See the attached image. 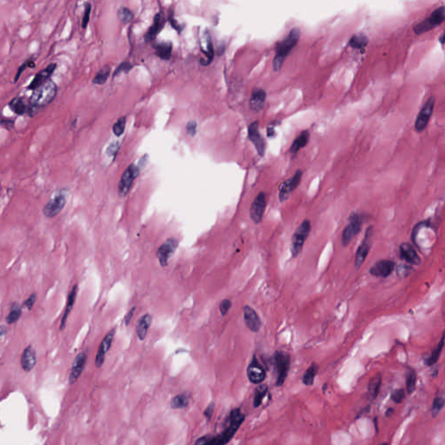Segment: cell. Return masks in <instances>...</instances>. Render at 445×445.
<instances>
[{
  "instance_id": "cell-1",
  "label": "cell",
  "mask_w": 445,
  "mask_h": 445,
  "mask_svg": "<svg viewBox=\"0 0 445 445\" xmlns=\"http://www.w3.org/2000/svg\"><path fill=\"white\" fill-rule=\"evenodd\" d=\"M244 420L245 415L242 411L239 408L233 409L230 411L227 426L220 434L201 436L196 440L195 445H226L233 438Z\"/></svg>"
},
{
  "instance_id": "cell-2",
  "label": "cell",
  "mask_w": 445,
  "mask_h": 445,
  "mask_svg": "<svg viewBox=\"0 0 445 445\" xmlns=\"http://www.w3.org/2000/svg\"><path fill=\"white\" fill-rule=\"evenodd\" d=\"M58 87L53 81L48 80L33 91L30 98V112L31 116L35 115V112L46 106L56 96Z\"/></svg>"
},
{
  "instance_id": "cell-3",
  "label": "cell",
  "mask_w": 445,
  "mask_h": 445,
  "mask_svg": "<svg viewBox=\"0 0 445 445\" xmlns=\"http://www.w3.org/2000/svg\"><path fill=\"white\" fill-rule=\"evenodd\" d=\"M300 35H301V31L299 28H293L283 41L277 44L276 54L272 63L274 71L277 72L280 70L290 51L292 50L293 47L298 44Z\"/></svg>"
},
{
  "instance_id": "cell-4",
  "label": "cell",
  "mask_w": 445,
  "mask_h": 445,
  "mask_svg": "<svg viewBox=\"0 0 445 445\" xmlns=\"http://www.w3.org/2000/svg\"><path fill=\"white\" fill-rule=\"evenodd\" d=\"M445 21V7H440L434 10L430 15L418 23L413 27L416 35H421L436 28Z\"/></svg>"
},
{
  "instance_id": "cell-5",
  "label": "cell",
  "mask_w": 445,
  "mask_h": 445,
  "mask_svg": "<svg viewBox=\"0 0 445 445\" xmlns=\"http://www.w3.org/2000/svg\"><path fill=\"white\" fill-rule=\"evenodd\" d=\"M274 364L277 371L276 385L280 387L283 385L288 377L289 365H290V357L286 352H277L274 355Z\"/></svg>"
},
{
  "instance_id": "cell-6",
  "label": "cell",
  "mask_w": 445,
  "mask_h": 445,
  "mask_svg": "<svg viewBox=\"0 0 445 445\" xmlns=\"http://www.w3.org/2000/svg\"><path fill=\"white\" fill-rule=\"evenodd\" d=\"M312 229L311 222L306 219L300 224L296 229L295 233L293 235L292 243H291V254L293 258H296L300 254L303 249V246L305 244V240L307 239L310 231Z\"/></svg>"
},
{
  "instance_id": "cell-7",
  "label": "cell",
  "mask_w": 445,
  "mask_h": 445,
  "mask_svg": "<svg viewBox=\"0 0 445 445\" xmlns=\"http://www.w3.org/2000/svg\"><path fill=\"white\" fill-rule=\"evenodd\" d=\"M363 223H364V218L360 214L352 213V215L350 216L349 223L342 231V242L343 246L348 245L352 242V239L360 232Z\"/></svg>"
},
{
  "instance_id": "cell-8",
  "label": "cell",
  "mask_w": 445,
  "mask_h": 445,
  "mask_svg": "<svg viewBox=\"0 0 445 445\" xmlns=\"http://www.w3.org/2000/svg\"><path fill=\"white\" fill-rule=\"evenodd\" d=\"M434 108H435V98L433 96H430L426 102L423 104V107L417 114V119L415 121V130L418 133H420L426 129L434 112Z\"/></svg>"
},
{
  "instance_id": "cell-9",
  "label": "cell",
  "mask_w": 445,
  "mask_h": 445,
  "mask_svg": "<svg viewBox=\"0 0 445 445\" xmlns=\"http://www.w3.org/2000/svg\"><path fill=\"white\" fill-rule=\"evenodd\" d=\"M139 171H140L139 167L135 165H129V167L125 170V172L122 175L121 179L119 181L118 186V190L120 196H125L127 195L128 192L131 190L134 180L139 174Z\"/></svg>"
},
{
  "instance_id": "cell-10",
  "label": "cell",
  "mask_w": 445,
  "mask_h": 445,
  "mask_svg": "<svg viewBox=\"0 0 445 445\" xmlns=\"http://www.w3.org/2000/svg\"><path fill=\"white\" fill-rule=\"evenodd\" d=\"M178 240L175 237H171L165 241V243L160 245L157 251V258L159 259V264L162 267H166L169 264V259H171L178 247Z\"/></svg>"
},
{
  "instance_id": "cell-11",
  "label": "cell",
  "mask_w": 445,
  "mask_h": 445,
  "mask_svg": "<svg viewBox=\"0 0 445 445\" xmlns=\"http://www.w3.org/2000/svg\"><path fill=\"white\" fill-rule=\"evenodd\" d=\"M246 373L250 382L254 384H261L266 378V371L265 368L263 367V365L259 363L255 356L250 363Z\"/></svg>"
},
{
  "instance_id": "cell-12",
  "label": "cell",
  "mask_w": 445,
  "mask_h": 445,
  "mask_svg": "<svg viewBox=\"0 0 445 445\" xmlns=\"http://www.w3.org/2000/svg\"><path fill=\"white\" fill-rule=\"evenodd\" d=\"M265 207H266V196L265 193L260 192L256 196L250 209V217L255 224H259L262 221V218L265 213Z\"/></svg>"
},
{
  "instance_id": "cell-13",
  "label": "cell",
  "mask_w": 445,
  "mask_h": 445,
  "mask_svg": "<svg viewBox=\"0 0 445 445\" xmlns=\"http://www.w3.org/2000/svg\"><path fill=\"white\" fill-rule=\"evenodd\" d=\"M66 196H64L63 194L58 195L44 206V209H43V213L47 218H55L56 216L60 214L66 206Z\"/></svg>"
},
{
  "instance_id": "cell-14",
  "label": "cell",
  "mask_w": 445,
  "mask_h": 445,
  "mask_svg": "<svg viewBox=\"0 0 445 445\" xmlns=\"http://www.w3.org/2000/svg\"><path fill=\"white\" fill-rule=\"evenodd\" d=\"M371 230H372V228H368L364 241L358 247L357 253H356L355 266L358 269L361 267V265L364 264V262L365 261L368 254H369V252L371 250V235H372Z\"/></svg>"
},
{
  "instance_id": "cell-15",
  "label": "cell",
  "mask_w": 445,
  "mask_h": 445,
  "mask_svg": "<svg viewBox=\"0 0 445 445\" xmlns=\"http://www.w3.org/2000/svg\"><path fill=\"white\" fill-rule=\"evenodd\" d=\"M116 329H112L104 337L103 341L101 342L97 353H96V359H95V365L96 368L102 367L104 362H105L106 353L108 352L111 346H112V341L114 339Z\"/></svg>"
},
{
  "instance_id": "cell-16",
  "label": "cell",
  "mask_w": 445,
  "mask_h": 445,
  "mask_svg": "<svg viewBox=\"0 0 445 445\" xmlns=\"http://www.w3.org/2000/svg\"><path fill=\"white\" fill-rule=\"evenodd\" d=\"M303 172L299 170L296 171L295 175L292 178H289L288 180L284 181L283 184H281L280 189H279V200L281 202H283L284 200H286L289 197V194L292 192L293 190L296 189L300 184V181L302 178Z\"/></svg>"
},
{
  "instance_id": "cell-17",
  "label": "cell",
  "mask_w": 445,
  "mask_h": 445,
  "mask_svg": "<svg viewBox=\"0 0 445 445\" xmlns=\"http://www.w3.org/2000/svg\"><path fill=\"white\" fill-rule=\"evenodd\" d=\"M248 137L251 142L254 144L259 153V156L263 157L265 153V142L259 131L258 122H253L248 127Z\"/></svg>"
},
{
  "instance_id": "cell-18",
  "label": "cell",
  "mask_w": 445,
  "mask_h": 445,
  "mask_svg": "<svg viewBox=\"0 0 445 445\" xmlns=\"http://www.w3.org/2000/svg\"><path fill=\"white\" fill-rule=\"evenodd\" d=\"M395 264L389 259H383L377 262L370 270L372 276L377 277H387L395 270Z\"/></svg>"
},
{
  "instance_id": "cell-19",
  "label": "cell",
  "mask_w": 445,
  "mask_h": 445,
  "mask_svg": "<svg viewBox=\"0 0 445 445\" xmlns=\"http://www.w3.org/2000/svg\"><path fill=\"white\" fill-rule=\"evenodd\" d=\"M243 319L245 325L250 330L253 332H258L261 328V321L259 318V315L253 310L252 307L248 305L244 306L243 308Z\"/></svg>"
},
{
  "instance_id": "cell-20",
  "label": "cell",
  "mask_w": 445,
  "mask_h": 445,
  "mask_svg": "<svg viewBox=\"0 0 445 445\" xmlns=\"http://www.w3.org/2000/svg\"><path fill=\"white\" fill-rule=\"evenodd\" d=\"M86 361H87V355L84 352H80L75 358L74 362L72 364V371L69 377V383L71 384H73L78 379V377L81 376Z\"/></svg>"
},
{
  "instance_id": "cell-21",
  "label": "cell",
  "mask_w": 445,
  "mask_h": 445,
  "mask_svg": "<svg viewBox=\"0 0 445 445\" xmlns=\"http://www.w3.org/2000/svg\"><path fill=\"white\" fill-rule=\"evenodd\" d=\"M37 363V357H36V352L33 349V347L29 345L24 350L21 358H20V364L22 366V369L26 372L31 371Z\"/></svg>"
},
{
  "instance_id": "cell-22",
  "label": "cell",
  "mask_w": 445,
  "mask_h": 445,
  "mask_svg": "<svg viewBox=\"0 0 445 445\" xmlns=\"http://www.w3.org/2000/svg\"><path fill=\"white\" fill-rule=\"evenodd\" d=\"M400 254L402 259L411 265H417L421 263L420 257L417 254L414 247L410 243H402L400 246Z\"/></svg>"
},
{
  "instance_id": "cell-23",
  "label": "cell",
  "mask_w": 445,
  "mask_h": 445,
  "mask_svg": "<svg viewBox=\"0 0 445 445\" xmlns=\"http://www.w3.org/2000/svg\"><path fill=\"white\" fill-rule=\"evenodd\" d=\"M56 67V64H52L50 66H47L46 68L43 70V71L38 72L35 76L34 79L31 81L28 89L35 90L37 88L41 86L42 84H44L45 82L48 81V78H50L51 75L53 74Z\"/></svg>"
},
{
  "instance_id": "cell-24",
  "label": "cell",
  "mask_w": 445,
  "mask_h": 445,
  "mask_svg": "<svg viewBox=\"0 0 445 445\" xmlns=\"http://www.w3.org/2000/svg\"><path fill=\"white\" fill-rule=\"evenodd\" d=\"M165 25V19L162 13H157L154 17L153 25L150 27L149 30L144 35V39L147 42L154 40L156 38L157 35L159 34V31L162 30Z\"/></svg>"
},
{
  "instance_id": "cell-25",
  "label": "cell",
  "mask_w": 445,
  "mask_h": 445,
  "mask_svg": "<svg viewBox=\"0 0 445 445\" xmlns=\"http://www.w3.org/2000/svg\"><path fill=\"white\" fill-rule=\"evenodd\" d=\"M265 100H266V92L265 90L256 89L253 90L250 100L251 109L253 110V112H260L265 106Z\"/></svg>"
},
{
  "instance_id": "cell-26",
  "label": "cell",
  "mask_w": 445,
  "mask_h": 445,
  "mask_svg": "<svg viewBox=\"0 0 445 445\" xmlns=\"http://www.w3.org/2000/svg\"><path fill=\"white\" fill-rule=\"evenodd\" d=\"M152 322H153V317L151 315L148 314V313L143 315L137 320V325H136V333H137L138 339L140 340V341H143L144 338L146 337L148 330H149L150 327L152 325Z\"/></svg>"
},
{
  "instance_id": "cell-27",
  "label": "cell",
  "mask_w": 445,
  "mask_h": 445,
  "mask_svg": "<svg viewBox=\"0 0 445 445\" xmlns=\"http://www.w3.org/2000/svg\"><path fill=\"white\" fill-rule=\"evenodd\" d=\"M77 293H78V284H75L72 287L71 292L69 293L68 300H67V305H66V311L63 314L62 319H61V324H60V330H63L66 328V322L68 319V316L71 312H72V307L74 305L75 300L77 298Z\"/></svg>"
},
{
  "instance_id": "cell-28",
  "label": "cell",
  "mask_w": 445,
  "mask_h": 445,
  "mask_svg": "<svg viewBox=\"0 0 445 445\" xmlns=\"http://www.w3.org/2000/svg\"><path fill=\"white\" fill-rule=\"evenodd\" d=\"M309 137H310V132L308 131H303L302 133L294 140L289 149V153L292 158L296 156L299 150L302 149L308 143Z\"/></svg>"
},
{
  "instance_id": "cell-29",
  "label": "cell",
  "mask_w": 445,
  "mask_h": 445,
  "mask_svg": "<svg viewBox=\"0 0 445 445\" xmlns=\"http://www.w3.org/2000/svg\"><path fill=\"white\" fill-rule=\"evenodd\" d=\"M155 53L157 56L161 60H168L171 59L172 53V44L171 42H163L155 45Z\"/></svg>"
},
{
  "instance_id": "cell-30",
  "label": "cell",
  "mask_w": 445,
  "mask_h": 445,
  "mask_svg": "<svg viewBox=\"0 0 445 445\" xmlns=\"http://www.w3.org/2000/svg\"><path fill=\"white\" fill-rule=\"evenodd\" d=\"M190 393H181L179 395H176L174 399L171 400V407L175 410L186 408L190 404Z\"/></svg>"
},
{
  "instance_id": "cell-31",
  "label": "cell",
  "mask_w": 445,
  "mask_h": 445,
  "mask_svg": "<svg viewBox=\"0 0 445 445\" xmlns=\"http://www.w3.org/2000/svg\"><path fill=\"white\" fill-rule=\"evenodd\" d=\"M269 388L265 383H261L260 385L257 387L254 392V399H253V406L255 408H259V406L262 405L263 400L265 399L267 394Z\"/></svg>"
},
{
  "instance_id": "cell-32",
  "label": "cell",
  "mask_w": 445,
  "mask_h": 445,
  "mask_svg": "<svg viewBox=\"0 0 445 445\" xmlns=\"http://www.w3.org/2000/svg\"><path fill=\"white\" fill-rule=\"evenodd\" d=\"M444 342L445 333H443L442 337H441V339L439 341L438 344H437V346L435 348V350L433 351L431 355H430L429 358H427L426 364L428 366H431V365L436 364V362H437V360L439 359V357H440L441 353H442V349H443Z\"/></svg>"
},
{
  "instance_id": "cell-33",
  "label": "cell",
  "mask_w": 445,
  "mask_h": 445,
  "mask_svg": "<svg viewBox=\"0 0 445 445\" xmlns=\"http://www.w3.org/2000/svg\"><path fill=\"white\" fill-rule=\"evenodd\" d=\"M381 382H382V378H381L380 375H377L371 378L370 383H369V386H368V394H369L370 399H375L377 398L378 392H379Z\"/></svg>"
},
{
  "instance_id": "cell-34",
  "label": "cell",
  "mask_w": 445,
  "mask_h": 445,
  "mask_svg": "<svg viewBox=\"0 0 445 445\" xmlns=\"http://www.w3.org/2000/svg\"><path fill=\"white\" fill-rule=\"evenodd\" d=\"M318 371V365L313 364L307 369L303 376V383L306 386H311L314 383L315 377L317 376Z\"/></svg>"
},
{
  "instance_id": "cell-35",
  "label": "cell",
  "mask_w": 445,
  "mask_h": 445,
  "mask_svg": "<svg viewBox=\"0 0 445 445\" xmlns=\"http://www.w3.org/2000/svg\"><path fill=\"white\" fill-rule=\"evenodd\" d=\"M22 315V308L18 303H13L10 309L9 314L7 315V322L8 324H15Z\"/></svg>"
},
{
  "instance_id": "cell-36",
  "label": "cell",
  "mask_w": 445,
  "mask_h": 445,
  "mask_svg": "<svg viewBox=\"0 0 445 445\" xmlns=\"http://www.w3.org/2000/svg\"><path fill=\"white\" fill-rule=\"evenodd\" d=\"M9 106L10 108L18 115H23L27 110V106H26L25 100L21 97H16L14 100H12L11 103L9 104Z\"/></svg>"
},
{
  "instance_id": "cell-37",
  "label": "cell",
  "mask_w": 445,
  "mask_h": 445,
  "mask_svg": "<svg viewBox=\"0 0 445 445\" xmlns=\"http://www.w3.org/2000/svg\"><path fill=\"white\" fill-rule=\"evenodd\" d=\"M368 37L364 34H356L351 38L350 45L354 48L361 50L366 47L368 44Z\"/></svg>"
},
{
  "instance_id": "cell-38",
  "label": "cell",
  "mask_w": 445,
  "mask_h": 445,
  "mask_svg": "<svg viewBox=\"0 0 445 445\" xmlns=\"http://www.w3.org/2000/svg\"><path fill=\"white\" fill-rule=\"evenodd\" d=\"M110 73H111V69L108 66H106V67L101 69L100 72L96 73L95 78L92 80L93 84H100V85L106 84V81L109 78Z\"/></svg>"
},
{
  "instance_id": "cell-39",
  "label": "cell",
  "mask_w": 445,
  "mask_h": 445,
  "mask_svg": "<svg viewBox=\"0 0 445 445\" xmlns=\"http://www.w3.org/2000/svg\"><path fill=\"white\" fill-rule=\"evenodd\" d=\"M417 384V374L413 370H409L406 375V387L409 394L414 392Z\"/></svg>"
},
{
  "instance_id": "cell-40",
  "label": "cell",
  "mask_w": 445,
  "mask_h": 445,
  "mask_svg": "<svg viewBox=\"0 0 445 445\" xmlns=\"http://www.w3.org/2000/svg\"><path fill=\"white\" fill-rule=\"evenodd\" d=\"M445 405V399L442 397H436V399L433 401L432 408H431V413H432L433 417H436L439 414V412L441 411Z\"/></svg>"
},
{
  "instance_id": "cell-41",
  "label": "cell",
  "mask_w": 445,
  "mask_h": 445,
  "mask_svg": "<svg viewBox=\"0 0 445 445\" xmlns=\"http://www.w3.org/2000/svg\"><path fill=\"white\" fill-rule=\"evenodd\" d=\"M118 17L123 23H129L133 18V13L127 7H121L118 12Z\"/></svg>"
},
{
  "instance_id": "cell-42",
  "label": "cell",
  "mask_w": 445,
  "mask_h": 445,
  "mask_svg": "<svg viewBox=\"0 0 445 445\" xmlns=\"http://www.w3.org/2000/svg\"><path fill=\"white\" fill-rule=\"evenodd\" d=\"M125 124H126L125 117H123V118L119 119L118 121L116 122L114 125H113V128H112L113 132H114L116 136H119H119L123 135L124 131H125Z\"/></svg>"
},
{
  "instance_id": "cell-43",
  "label": "cell",
  "mask_w": 445,
  "mask_h": 445,
  "mask_svg": "<svg viewBox=\"0 0 445 445\" xmlns=\"http://www.w3.org/2000/svg\"><path fill=\"white\" fill-rule=\"evenodd\" d=\"M90 12H91V6L90 3L85 4V10H84V17L82 20V28L85 29L87 26L89 20H90Z\"/></svg>"
},
{
  "instance_id": "cell-44",
  "label": "cell",
  "mask_w": 445,
  "mask_h": 445,
  "mask_svg": "<svg viewBox=\"0 0 445 445\" xmlns=\"http://www.w3.org/2000/svg\"><path fill=\"white\" fill-rule=\"evenodd\" d=\"M231 305H232V304H231V301L229 300V299H224V300H223V301L220 303L219 310H220L222 316H225V315L227 314L229 310H230V307H231Z\"/></svg>"
},
{
  "instance_id": "cell-45",
  "label": "cell",
  "mask_w": 445,
  "mask_h": 445,
  "mask_svg": "<svg viewBox=\"0 0 445 445\" xmlns=\"http://www.w3.org/2000/svg\"><path fill=\"white\" fill-rule=\"evenodd\" d=\"M391 399L397 404H400L405 399V390L403 389H395L391 395Z\"/></svg>"
},
{
  "instance_id": "cell-46",
  "label": "cell",
  "mask_w": 445,
  "mask_h": 445,
  "mask_svg": "<svg viewBox=\"0 0 445 445\" xmlns=\"http://www.w3.org/2000/svg\"><path fill=\"white\" fill-rule=\"evenodd\" d=\"M36 300H37V295H36V293H32L31 296H29L28 299L25 300V303H24V306L28 311H31L32 307L34 306Z\"/></svg>"
},
{
  "instance_id": "cell-47",
  "label": "cell",
  "mask_w": 445,
  "mask_h": 445,
  "mask_svg": "<svg viewBox=\"0 0 445 445\" xmlns=\"http://www.w3.org/2000/svg\"><path fill=\"white\" fill-rule=\"evenodd\" d=\"M119 149V142H114V143H111L110 144V146L108 147V149L106 151V153H107V155L108 156H115L117 153H118V151Z\"/></svg>"
},
{
  "instance_id": "cell-48",
  "label": "cell",
  "mask_w": 445,
  "mask_h": 445,
  "mask_svg": "<svg viewBox=\"0 0 445 445\" xmlns=\"http://www.w3.org/2000/svg\"><path fill=\"white\" fill-rule=\"evenodd\" d=\"M196 130H197V125H196V121H190L187 124L186 131L187 133L189 134L190 136H195L196 133Z\"/></svg>"
},
{
  "instance_id": "cell-49",
  "label": "cell",
  "mask_w": 445,
  "mask_h": 445,
  "mask_svg": "<svg viewBox=\"0 0 445 445\" xmlns=\"http://www.w3.org/2000/svg\"><path fill=\"white\" fill-rule=\"evenodd\" d=\"M131 64H129L128 62H124L122 63L121 65L118 67V69L116 70L115 73H114V76H116L117 74H119V73H121V72H128L130 70H131Z\"/></svg>"
},
{
  "instance_id": "cell-50",
  "label": "cell",
  "mask_w": 445,
  "mask_h": 445,
  "mask_svg": "<svg viewBox=\"0 0 445 445\" xmlns=\"http://www.w3.org/2000/svg\"><path fill=\"white\" fill-rule=\"evenodd\" d=\"M214 409H215V404H214V403H211V404L206 407V411L204 412V414H205V417H206L207 420L210 421L212 419V415H213V412H214Z\"/></svg>"
},
{
  "instance_id": "cell-51",
  "label": "cell",
  "mask_w": 445,
  "mask_h": 445,
  "mask_svg": "<svg viewBox=\"0 0 445 445\" xmlns=\"http://www.w3.org/2000/svg\"><path fill=\"white\" fill-rule=\"evenodd\" d=\"M135 310H136V307H132V308L129 311L127 314H126V316H125V323L126 326H128L129 324H131V318H132L134 313H135Z\"/></svg>"
},
{
  "instance_id": "cell-52",
  "label": "cell",
  "mask_w": 445,
  "mask_h": 445,
  "mask_svg": "<svg viewBox=\"0 0 445 445\" xmlns=\"http://www.w3.org/2000/svg\"><path fill=\"white\" fill-rule=\"evenodd\" d=\"M28 66V64H27V62H25V64H24V65L21 66V67H19V71H18V73H17V75H16L15 81H17V80L19 79V76H20V74H21V73L24 72V70H25V67H26V66Z\"/></svg>"
},
{
  "instance_id": "cell-53",
  "label": "cell",
  "mask_w": 445,
  "mask_h": 445,
  "mask_svg": "<svg viewBox=\"0 0 445 445\" xmlns=\"http://www.w3.org/2000/svg\"><path fill=\"white\" fill-rule=\"evenodd\" d=\"M1 125L5 126L6 128H7V129H10V128L13 127L14 123H13V121H9V120H7V121H6V120H2V122H1Z\"/></svg>"
},
{
  "instance_id": "cell-54",
  "label": "cell",
  "mask_w": 445,
  "mask_h": 445,
  "mask_svg": "<svg viewBox=\"0 0 445 445\" xmlns=\"http://www.w3.org/2000/svg\"><path fill=\"white\" fill-rule=\"evenodd\" d=\"M438 41L439 43L441 44H445V30L443 31V32H442V34H441V36L439 37Z\"/></svg>"
},
{
  "instance_id": "cell-55",
  "label": "cell",
  "mask_w": 445,
  "mask_h": 445,
  "mask_svg": "<svg viewBox=\"0 0 445 445\" xmlns=\"http://www.w3.org/2000/svg\"><path fill=\"white\" fill-rule=\"evenodd\" d=\"M268 137H272L274 135V130L273 128H268L267 129Z\"/></svg>"
},
{
  "instance_id": "cell-56",
  "label": "cell",
  "mask_w": 445,
  "mask_h": 445,
  "mask_svg": "<svg viewBox=\"0 0 445 445\" xmlns=\"http://www.w3.org/2000/svg\"><path fill=\"white\" fill-rule=\"evenodd\" d=\"M393 413H394V410H393V409H389V410H388L387 412H386V416H387V417H390Z\"/></svg>"
},
{
  "instance_id": "cell-57",
  "label": "cell",
  "mask_w": 445,
  "mask_h": 445,
  "mask_svg": "<svg viewBox=\"0 0 445 445\" xmlns=\"http://www.w3.org/2000/svg\"><path fill=\"white\" fill-rule=\"evenodd\" d=\"M1 330H1V336H3L4 335H5V332H6V330H5V326H4V325H2V326H1Z\"/></svg>"
},
{
  "instance_id": "cell-58",
  "label": "cell",
  "mask_w": 445,
  "mask_h": 445,
  "mask_svg": "<svg viewBox=\"0 0 445 445\" xmlns=\"http://www.w3.org/2000/svg\"><path fill=\"white\" fill-rule=\"evenodd\" d=\"M381 445H387V443H383V444H381Z\"/></svg>"
}]
</instances>
